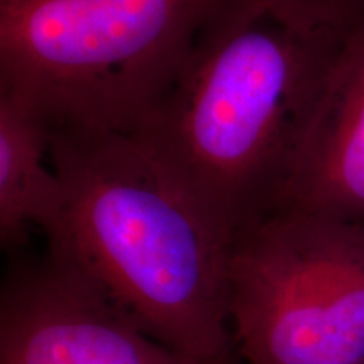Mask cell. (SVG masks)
<instances>
[{
  "label": "cell",
  "mask_w": 364,
  "mask_h": 364,
  "mask_svg": "<svg viewBox=\"0 0 364 364\" xmlns=\"http://www.w3.org/2000/svg\"><path fill=\"white\" fill-rule=\"evenodd\" d=\"M343 43L287 24L262 0H223L130 135L238 240L282 209Z\"/></svg>",
  "instance_id": "6da1fadb"
},
{
  "label": "cell",
  "mask_w": 364,
  "mask_h": 364,
  "mask_svg": "<svg viewBox=\"0 0 364 364\" xmlns=\"http://www.w3.org/2000/svg\"><path fill=\"white\" fill-rule=\"evenodd\" d=\"M49 134L65 211L46 243L150 338L191 356L238 359L230 317L238 240L134 135L51 125Z\"/></svg>",
  "instance_id": "7a4b0ae2"
},
{
  "label": "cell",
  "mask_w": 364,
  "mask_h": 364,
  "mask_svg": "<svg viewBox=\"0 0 364 364\" xmlns=\"http://www.w3.org/2000/svg\"><path fill=\"white\" fill-rule=\"evenodd\" d=\"M223 0H0V91L48 125L132 134Z\"/></svg>",
  "instance_id": "3957f363"
},
{
  "label": "cell",
  "mask_w": 364,
  "mask_h": 364,
  "mask_svg": "<svg viewBox=\"0 0 364 364\" xmlns=\"http://www.w3.org/2000/svg\"><path fill=\"white\" fill-rule=\"evenodd\" d=\"M241 364H364V225L280 211L231 258Z\"/></svg>",
  "instance_id": "277c9868"
},
{
  "label": "cell",
  "mask_w": 364,
  "mask_h": 364,
  "mask_svg": "<svg viewBox=\"0 0 364 364\" xmlns=\"http://www.w3.org/2000/svg\"><path fill=\"white\" fill-rule=\"evenodd\" d=\"M0 364H241L150 338L61 250L16 255L0 292Z\"/></svg>",
  "instance_id": "5b68a950"
},
{
  "label": "cell",
  "mask_w": 364,
  "mask_h": 364,
  "mask_svg": "<svg viewBox=\"0 0 364 364\" xmlns=\"http://www.w3.org/2000/svg\"><path fill=\"white\" fill-rule=\"evenodd\" d=\"M280 211L364 225V22L336 54Z\"/></svg>",
  "instance_id": "8992f818"
},
{
  "label": "cell",
  "mask_w": 364,
  "mask_h": 364,
  "mask_svg": "<svg viewBox=\"0 0 364 364\" xmlns=\"http://www.w3.org/2000/svg\"><path fill=\"white\" fill-rule=\"evenodd\" d=\"M65 211L51 134L33 105L0 91V243L19 252L33 231L49 236Z\"/></svg>",
  "instance_id": "52a82bcc"
},
{
  "label": "cell",
  "mask_w": 364,
  "mask_h": 364,
  "mask_svg": "<svg viewBox=\"0 0 364 364\" xmlns=\"http://www.w3.org/2000/svg\"><path fill=\"white\" fill-rule=\"evenodd\" d=\"M268 11L304 33L343 41L364 22V0H262Z\"/></svg>",
  "instance_id": "ba28073f"
}]
</instances>
